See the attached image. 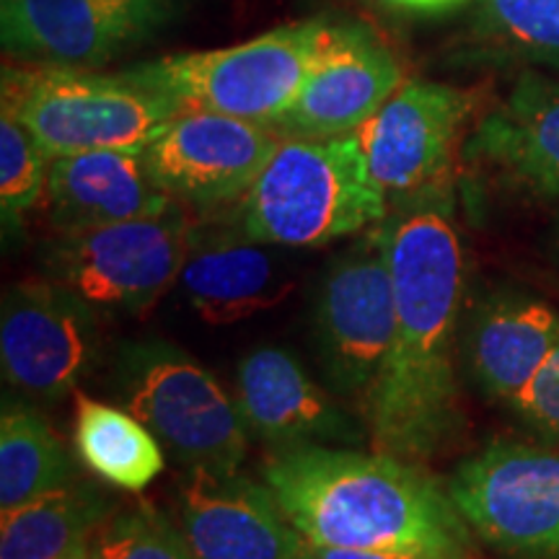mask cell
I'll list each match as a JSON object with an SVG mask.
<instances>
[{
    "instance_id": "cell-1",
    "label": "cell",
    "mask_w": 559,
    "mask_h": 559,
    "mask_svg": "<svg viewBox=\"0 0 559 559\" xmlns=\"http://www.w3.org/2000/svg\"><path fill=\"white\" fill-rule=\"evenodd\" d=\"M396 319L366 391L373 451L428 459L459 428L453 342L464 290V251L449 210L423 205L389 223Z\"/></svg>"
},
{
    "instance_id": "cell-2",
    "label": "cell",
    "mask_w": 559,
    "mask_h": 559,
    "mask_svg": "<svg viewBox=\"0 0 559 559\" xmlns=\"http://www.w3.org/2000/svg\"><path fill=\"white\" fill-rule=\"evenodd\" d=\"M264 487L319 547L469 557V523L423 469L391 453L296 445L272 453Z\"/></svg>"
},
{
    "instance_id": "cell-3",
    "label": "cell",
    "mask_w": 559,
    "mask_h": 559,
    "mask_svg": "<svg viewBox=\"0 0 559 559\" xmlns=\"http://www.w3.org/2000/svg\"><path fill=\"white\" fill-rule=\"evenodd\" d=\"M358 132L283 140L239 200L236 230L267 247H324L386 218Z\"/></svg>"
},
{
    "instance_id": "cell-4",
    "label": "cell",
    "mask_w": 559,
    "mask_h": 559,
    "mask_svg": "<svg viewBox=\"0 0 559 559\" xmlns=\"http://www.w3.org/2000/svg\"><path fill=\"white\" fill-rule=\"evenodd\" d=\"M3 109L50 158L88 151L143 153L181 115L177 102L124 73L55 66H5Z\"/></svg>"
},
{
    "instance_id": "cell-5",
    "label": "cell",
    "mask_w": 559,
    "mask_h": 559,
    "mask_svg": "<svg viewBox=\"0 0 559 559\" xmlns=\"http://www.w3.org/2000/svg\"><path fill=\"white\" fill-rule=\"evenodd\" d=\"M332 24L300 21L221 50H202L122 70L181 111H213L254 124L283 117L324 52Z\"/></svg>"
},
{
    "instance_id": "cell-6",
    "label": "cell",
    "mask_w": 559,
    "mask_h": 559,
    "mask_svg": "<svg viewBox=\"0 0 559 559\" xmlns=\"http://www.w3.org/2000/svg\"><path fill=\"white\" fill-rule=\"evenodd\" d=\"M124 409L160 440L187 472L230 477L247 459V419L218 381L160 340L128 345L117 360Z\"/></svg>"
},
{
    "instance_id": "cell-7",
    "label": "cell",
    "mask_w": 559,
    "mask_h": 559,
    "mask_svg": "<svg viewBox=\"0 0 559 559\" xmlns=\"http://www.w3.org/2000/svg\"><path fill=\"white\" fill-rule=\"evenodd\" d=\"M192 223L181 202L153 215L60 234L45 251L47 277L104 311H145L177 283Z\"/></svg>"
},
{
    "instance_id": "cell-8",
    "label": "cell",
    "mask_w": 559,
    "mask_h": 559,
    "mask_svg": "<svg viewBox=\"0 0 559 559\" xmlns=\"http://www.w3.org/2000/svg\"><path fill=\"white\" fill-rule=\"evenodd\" d=\"M449 495L489 547L515 559H559V453L489 445L459 466Z\"/></svg>"
},
{
    "instance_id": "cell-9",
    "label": "cell",
    "mask_w": 559,
    "mask_h": 559,
    "mask_svg": "<svg viewBox=\"0 0 559 559\" xmlns=\"http://www.w3.org/2000/svg\"><path fill=\"white\" fill-rule=\"evenodd\" d=\"M102 332L96 309L55 280L5 290L0 309L3 379L39 402H60L94 368Z\"/></svg>"
},
{
    "instance_id": "cell-10",
    "label": "cell",
    "mask_w": 559,
    "mask_h": 559,
    "mask_svg": "<svg viewBox=\"0 0 559 559\" xmlns=\"http://www.w3.org/2000/svg\"><path fill=\"white\" fill-rule=\"evenodd\" d=\"M396 319L389 228L368 234L326 272L317 298V337L326 373L342 391H368Z\"/></svg>"
},
{
    "instance_id": "cell-11",
    "label": "cell",
    "mask_w": 559,
    "mask_h": 559,
    "mask_svg": "<svg viewBox=\"0 0 559 559\" xmlns=\"http://www.w3.org/2000/svg\"><path fill=\"white\" fill-rule=\"evenodd\" d=\"M474 96L445 83L404 81L358 130L376 185L389 200H425L449 174Z\"/></svg>"
},
{
    "instance_id": "cell-12",
    "label": "cell",
    "mask_w": 559,
    "mask_h": 559,
    "mask_svg": "<svg viewBox=\"0 0 559 559\" xmlns=\"http://www.w3.org/2000/svg\"><path fill=\"white\" fill-rule=\"evenodd\" d=\"M280 143L267 124L181 111L145 145L143 158L153 181L181 205L221 207L249 192Z\"/></svg>"
},
{
    "instance_id": "cell-13",
    "label": "cell",
    "mask_w": 559,
    "mask_h": 559,
    "mask_svg": "<svg viewBox=\"0 0 559 559\" xmlns=\"http://www.w3.org/2000/svg\"><path fill=\"white\" fill-rule=\"evenodd\" d=\"M171 0H3V50L29 66L102 68L148 37Z\"/></svg>"
},
{
    "instance_id": "cell-14",
    "label": "cell",
    "mask_w": 559,
    "mask_h": 559,
    "mask_svg": "<svg viewBox=\"0 0 559 559\" xmlns=\"http://www.w3.org/2000/svg\"><path fill=\"white\" fill-rule=\"evenodd\" d=\"M404 83L402 66L360 24H332L324 52L283 117L270 124L283 140L358 132Z\"/></svg>"
},
{
    "instance_id": "cell-15",
    "label": "cell",
    "mask_w": 559,
    "mask_h": 559,
    "mask_svg": "<svg viewBox=\"0 0 559 559\" xmlns=\"http://www.w3.org/2000/svg\"><path fill=\"white\" fill-rule=\"evenodd\" d=\"M179 531L198 559H304L306 539L249 479L194 469L179 495Z\"/></svg>"
},
{
    "instance_id": "cell-16",
    "label": "cell",
    "mask_w": 559,
    "mask_h": 559,
    "mask_svg": "<svg viewBox=\"0 0 559 559\" xmlns=\"http://www.w3.org/2000/svg\"><path fill=\"white\" fill-rule=\"evenodd\" d=\"M45 213L60 234L153 218L177 205L153 181L143 153L88 151L50 160Z\"/></svg>"
},
{
    "instance_id": "cell-17",
    "label": "cell",
    "mask_w": 559,
    "mask_h": 559,
    "mask_svg": "<svg viewBox=\"0 0 559 559\" xmlns=\"http://www.w3.org/2000/svg\"><path fill=\"white\" fill-rule=\"evenodd\" d=\"M239 409L247 428L280 445H319V440L360 438L330 396L309 379L300 362L283 347L251 349L236 368Z\"/></svg>"
},
{
    "instance_id": "cell-18",
    "label": "cell",
    "mask_w": 559,
    "mask_h": 559,
    "mask_svg": "<svg viewBox=\"0 0 559 559\" xmlns=\"http://www.w3.org/2000/svg\"><path fill=\"white\" fill-rule=\"evenodd\" d=\"M264 247L267 243L243 239L239 230L198 239L192 228L179 283L192 309L207 324L243 321L288 296L290 272Z\"/></svg>"
},
{
    "instance_id": "cell-19",
    "label": "cell",
    "mask_w": 559,
    "mask_h": 559,
    "mask_svg": "<svg viewBox=\"0 0 559 559\" xmlns=\"http://www.w3.org/2000/svg\"><path fill=\"white\" fill-rule=\"evenodd\" d=\"M474 158L536 194H559V83L521 75L508 99L474 132Z\"/></svg>"
},
{
    "instance_id": "cell-20",
    "label": "cell",
    "mask_w": 559,
    "mask_h": 559,
    "mask_svg": "<svg viewBox=\"0 0 559 559\" xmlns=\"http://www.w3.org/2000/svg\"><path fill=\"white\" fill-rule=\"evenodd\" d=\"M559 342V313L542 300L502 296L474 313L469 366L495 400L513 402Z\"/></svg>"
},
{
    "instance_id": "cell-21",
    "label": "cell",
    "mask_w": 559,
    "mask_h": 559,
    "mask_svg": "<svg viewBox=\"0 0 559 559\" xmlns=\"http://www.w3.org/2000/svg\"><path fill=\"white\" fill-rule=\"evenodd\" d=\"M107 500L91 485L68 481L3 513L0 559L88 557L96 528L107 521Z\"/></svg>"
},
{
    "instance_id": "cell-22",
    "label": "cell",
    "mask_w": 559,
    "mask_h": 559,
    "mask_svg": "<svg viewBox=\"0 0 559 559\" xmlns=\"http://www.w3.org/2000/svg\"><path fill=\"white\" fill-rule=\"evenodd\" d=\"M75 451L96 477L140 492L164 472V445L128 409L109 407L75 389Z\"/></svg>"
},
{
    "instance_id": "cell-23",
    "label": "cell",
    "mask_w": 559,
    "mask_h": 559,
    "mask_svg": "<svg viewBox=\"0 0 559 559\" xmlns=\"http://www.w3.org/2000/svg\"><path fill=\"white\" fill-rule=\"evenodd\" d=\"M73 477V459L47 419L21 402H3L0 415V510L9 513Z\"/></svg>"
},
{
    "instance_id": "cell-24",
    "label": "cell",
    "mask_w": 559,
    "mask_h": 559,
    "mask_svg": "<svg viewBox=\"0 0 559 559\" xmlns=\"http://www.w3.org/2000/svg\"><path fill=\"white\" fill-rule=\"evenodd\" d=\"M477 26L502 50L559 66V0H481Z\"/></svg>"
},
{
    "instance_id": "cell-25",
    "label": "cell",
    "mask_w": 559,
    "mask_h": 559,
    "mask_svg": "<svg viewBox=\"0 0 559 559\" xmlns=\"http://www.w3.org/2000/svg\"><path fill=\"white\" fill-rule=\"evenodd\" d=\"M88 559H198L179 526L164 513L140 506L96 528Z\"/></svg>"
},
{
    "instance_id": "cell-26",
    "label": "cell",
    "mask_w": 559,
    "mask_h": 559,
    "mask_svg": "<svg viewBox=\"0 0 559 559\" xmlns=\"http://www.w3.org/2000/svg\"><path fill=\"white\" fill-rule=\"evenodd\" d=\"M50 156L11 111H0V207L5 221H19L45 198Z\"/></svg>"
},
{
    "instance_id": "cell-27",
    "label": "cell",
    "mask_w": 559,
    "mask_h": 559,
    "mask_svg": "<svg viewBox=\"0 0 559 559\" xmlns=\"http://www.w3.org/2000/svg\"><path fill=\"white\" fill-rule=\"evenodd\" d=\"M513 409L531 428L559 436V342L528 386L521 391L519 400L513 402Z\"/></svg>"
},
{
    "instance_id": "cell-28",
    "label": "cell",
    "mask_w": 559,
    "mask_h": 559,
    "mask_svg": "<svg viewBox=\"0 0 559 559\" xmlns=\"http://www.w3.org/2000/svg\"><path fill=\"white\" fill-rule=\"evenodd\" d=\"M304 559H445L436 555H423V551H394V549H340V547H319L309 542Z\"/></svg>"
},
{
    "instance_id": "cell-29",
    "label": "cell",
    "mask_w": 559,
    "mask_h": 559,
    "mask_svg": "<svg viewBox=\"0 0 559 559\" xmlns=\"http://www.w3.org/2000/svg\"><path fill=\"white\" fill-rule=\"evenodd\" d=\"M389 5H396V9H409V11H440L449 9V5L459 3V0H386Z\"/></svg>"
},
{
    "instance_id": "cell-30",
    "label": "cell",
    "mask_w": 559,
    "mask_h": 559,
    "mask_svg": "<svg viewBox=\"0 0 559 559\" xmlns=\"http://www.w3.org/2000/svg\"><path fill=\"white\" fill-rule=\"evenodd\" d=\"M368 3H386V0H368Z\"/></svg>"
},
{
    "instance_id": "cell-31",
    "label": "cell",
    "mask_w": 559,
    "mask_h": 559,
    "mask_svg": "<svg viewBox=\"0 0 559 559\" xmlns=\"http://www.w3.org/2000/svg\"><path fill=\"white\" fill-rule=\"evenodd\" d=\"M68 559H88V557H68Z\"/></svg>"
}]
</instances>
